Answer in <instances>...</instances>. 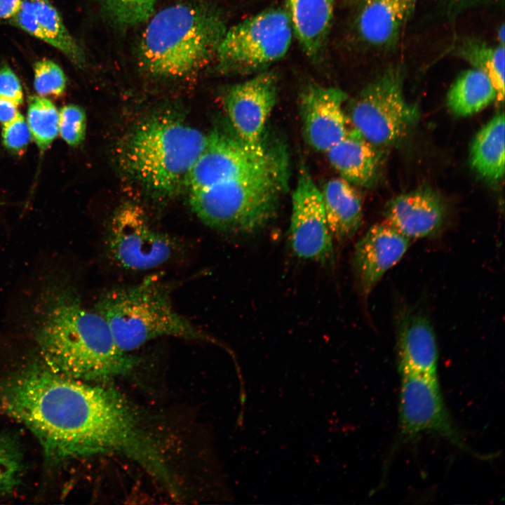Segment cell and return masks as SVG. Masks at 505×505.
Wrapping results in <instances>:
<instances>
[{
	"label": "cell",
	"mask_w": 505,
	"mask_h": 505,
	"mask_svg": "<svg viewBox=\"0 0 505 505\" xmlns=\"http://www.w3.org/2000/svg\"><path fill=\"white\" fill-rule=\"evenodd\" d=\"M0 410L32 432L51 462L116 453L154 473L165 460L162 442L122 395L54 372L42 361L0 382Z\"/></svg>",
	"instance_id": "6da1fadb"
},
{
	"label": "cell",
	"mask_w": 505,
	"mask_h": 505,
	"mask_svg": "<svg viewBox=\"0 0 505 505\" xmlns=\"http://www.w3.org/2000/svg\"><path fill=\"white\" fill-rule=\"evenodd\" d=\"M40 294L33 323L43 363L87 382L129 374L139 359L121 351L96 311L84 307L73 285L49 281Z\"/></svg>",
	"instance_id": "7a4b0ae2"
},
{
	"label": "cell",
	"mask_w": 505,
	"mask_h": 505,
	"mask_svg": "<svg viewBox=\"0 0 505 505\" xmlns=\"http://www.w3.org/2000/svg\"><path fill=\"white\" fill-rule=\"evenodd\" d=\"M221 13L202 4L180 3L160 10L141 36V67L152 76L178 79L215 58L227 31Z\"/></svg>",
	"instance_id": "3957f363"
},
{
	"label": "cell",
	"mask_w": 505,
	"mask_h": 505,
	"mask_svg": "<svg viewBox=\"0 0 505 505\" xmlns=\"http://www.w3.org/2000/svg\"><path fill=\"white\" fill-rule=\"evenodd\" d=\"M207 135L169 114L147 118L130 132L119 161L136 181L159 194L174 193L187 184Z\"/></svg>",
	"instance_id": "277c9868"
},
{
	"label": "cell",
	"mask_w": 505,
	"mask_h": 505,
	"mask_svg": "<svg viewBox=\"0 0 505 505\" xmlns=\"http://www.w3.org/2000/svg\"><path fill=\"white\" fill-rule=\"evenodd\" d=\"M94 310L107 323L119 348L128 354L164 337L214 342L175 309L170 288L158 274L107 290Z\"/></svg>",
	"instance_id": "5b68a950"
},
{
	"label": "cell",
	"mask_w": 505,
	"mask_h": 505,
	"mask_svg": "<svg viewBox=\"0 0 505 505\" xmlns=\"http://www.w3.org/2000/svg\"><path fill=\"white\" fill-rule=\"evenodd\" d=\"M289 174L288 154L264 169L189 191V203L198 218L215 230L253 233L274 219Z\"/></svg>",
	"instance_id": "8992f818"
},
{
	"label": "cell",
	"mask_w": 505,
	"mask_h": 505,
	"mask_svg": "<svg viewBox=\"0 0 505 505\" xmlns=\"http://www.w3.org/2000/svg\"><path fill=\"white\" fill-rule=\"evenodd\" d=\"M292 36L287 12L264 11L227 29L215 57L217 69L229 75L262 71L285 55Z\"/></svg>",
	"instance_id": "52a82bcc"
},
{
	"label": "cell",
	"mask_w": 505,
	"mask_h": 505,
	"mask_svg": "<svg viewBox=\"0 0 505 505\" xmlns=\"http://www.w3.org/2000/svg\"><path fill=\"white\" fill-rule=\"evenodd\" d=\"M403 79L401 67H389L351 102L353 128L378 148L398 142L417 119L416 107L405 98Z\"/></svg>",
	"instance_id": "ba28073f"
},
{
	"label": "cell",
	"mask_w": 505,
	"mask_h": 505,
	"mask_svg": "<svg viewBox=\"0 0 505 505\" xmlns=\"http://www.w3.org/2000/svg\"><path fill=\"white\" fill-rule=\"evenodd\" d=\"M281 140H266L250 144L233 130L216 129L207 135L206 144L189 175V191L201 189L232 178L264 169L288 154Z\"/></svg>",
	"instance_id": "9c48e42d"
},
{
	"label": "cell",
	"mask_w": 505,
	"mask_h": 505,
	"mask_svg": "<svg viewBox=\"0 0 505 505\" xmlns=\"http://www.w3.org/2000/svg\"><path fill=\"white\" fill-rule=\"evenodd\" d=\"M105 245L109 258L118 267L138 271L168 262L180 246L173 237L154 229L144 210L133 203L123 204L114 212Z\"/></svg>",
	"instance_id": "30bf717a"
},
{
	"label": "cell",
	"mask_w": 505,
	"mask_h": 505,
	"mask_svg": "<svg viewBox=\"0 0 505 505\" xmlns=\"http://www.w3.org/2000/svg\"><path fill=\"white\" fill-rule=\"evenodd\" d=\"M399 431L411 438L430 433L459 448L472 452L448 413L437 376L400 373Z\"/></svg>",
	"instance_id": "8fae6325"
},
{
	"label": "cell",
	"mask_w": 505,
	"mask_h": 505,
	"mask_svg": "<svg viewBox=\"0 0 505 505\" xmlns=\"http://www.w3.org/2000/svg\"><path fill=\"white\" fill-rule=\"evenodd\" d=\"M289 242L293 253L299 258L321 264L333 262V239L321 191L303 163L292 194Z\"/></svg>",
	"instance_id": "7c38bea8"
},
{
	"label": "cell",
	"mask_w": 505,
	"mask_h": 505,
	"mask_svg": "<svg viewBox=\"0 0 505 505\" xmlns=\"http://www.w3.org/2000/svg\"><path fill=\"white\" fill-rule=\"evenodd\" d=\"M278 92V77L269 71H262L224 90L222 102L229 124L246 142L255 146L265 142L266 125Z\"/></svg>",
	"instance_id": "4fadbf2b"
},
{
	"label": "cell",
	"mask_w": 505,
	"mask_h": 505,
	"mask_svg": "<svg viewBox=\"0 0 505 505\" xmlns=\"http://www.w3.org/2000/svg\"><path fill=\"white\" fill-rule=\"evenodd\" d=\"M346 94L340 89L309 83L301 90L299 109L303 135L317 152L326 153L349 129L343 105Z\"/></svg>",
	"instance_id": "5bb4252c"
},
{
	"label": "cell",
	"mask_w": 505,
	"mask_h": 505,
	"mask_svg": "<svg viewBox=\"0 0 505 505\" xmlns=\"http://www.w3.org/2000/svg\"><path fill=\"white\" fill-rule=\"evenodd\" d=\"M410 239L383 222L371 227L356 243L353 267L360 295L367 298L384 275L407 252Z\"/></svg>",
	"instance_id": "9a60e30c"
},
{
	"label": "cell",
	"mask_w": 505,
	"mask_h": 505,
	"mask_svg": "<svg viewBox=\"0 0 505 505\" xmlns=\"http://www.w3.org/2000/svg\"><path fill=\"white\" fill-rule=\"evenodd\" d=\"M400 373L437 376L438 348L431 321L420 309L400 307L396 318Z\"/></svg>",
	"instance_id": "2e32d148"
},
{
	"label": "cell",
	"mask_w": 505,
	"mask_h": 505,
	"mask_svg": "<svg viewBox=\"0 0 505 505\" xmlns=\"http://www.w3.org/2000/svg\"><path fill=\"white\" fill-rule=\"evenodd\" d=\"M446 214L442 197L429 188L400 194L389 201L384 210V222L410 240L437 235Z\"/></svg>",
	"instance_id": "e0dca14e"
},
{
	"label": "cell",
	"mask_w": 505,
	"mask_h": 505,
	"mask_svg": "<svg viewBox=\"0 0 505 505\" xmlns=\"http://www.w3.org/2000/svg\"><path fill=\"white\" fill-rule=\"evenodd\" d=\"M417 0H361L355 19L359 38L379 48L393 47L412 15Z\"/></svg>",
	"instance_id": "ac0fdd59"
},
{
	"label": "cell",
	"mask_w": 505,
	"mask_h": 505,
	"mask_svg": "<svg viewBox=\"0 0 505 505\" xmlns=\"http://www.w3.org/2000/svg\"><path fill=\"white\" fill-rule=\"evenodd\" d=\"M325 154L341 177L351 184L370 187L376 182L382 165L380 152L354 128Z\"/></svg>",
	"instance_id": "d6986e66"
},
{
	"label": "cell",
	"mask_w": 505,
	"mask_h": 505,
	"mask_svg": "<svg viewBox=\"0 0 505 505\" xmlns=\"http://www.w3.org/2000/svg\"><path fill=\"white\" fill-rule=\"evenodd\" d=\"M328 228L333 241L343 243L351 238L361 226V198L346 180L327 181L320 189Z\"/></svg>",
	"instance_id": "ffe728a7"
},
{
	"label": "cell",
	"mask_w": 505,
	"mask_h": 505,
	"mask_svg": "<svg viewBox=\"0 0 505 505\" xmlns=\"http://www.w3.org/2000/svg\"><path fill=\"white\" fill-rule=\"evenodd\" d=\"M285 1L292 31L304 52L317 58L330 29L335 0Z\"/></svg>",
	"instance_id": "44dd1931"
},
{
	"label": "cell",
	"mask_w": 505,
	"mask_h": 505,
	"mask_svg": "<svg viewBox=\"0 0 505 505\" xmlns=\"http://www.w3.org/2000/svg\"><path fill=\"white\" fill-rule=\"evenodd\" d=\"M504 114H495L476 134L470 149L472 168L483 179L497 182L504 174Z\"/></svg>",
	"instance_id": "7402d4cb"
},
{
	"label": "cell",
	"mask_w": 505,
	"mask_h": 505,
	"mask_svg": "<svg viewBox=\"0 0 505 505\" xmlns=\"http://www.w3.org/2000/svg\"><path fill=\"white\" fill-rule=\"evenodd\" d=\"M497 98V91L484 72L473 68L462 72L449 89L447 105L458 116L478 113Z\"/></svg>",
	"instance_id": "603a6c76"
},
{
	"label": "cell",
	"mask_w": 505,
	"mask_h": 505,
	"mask_svg": "<svg viewBox=\"0 0 505 505\" xmlns=\"http://www.w3.org/2000/svg\"><path fill=\"white\" fill-rule=\"evenodd\" d=\"M44 42L62 53L74 65L82 66L86 62L85 53L65 27L58 11L50 0H30Z\"/></svg>",
	"instance_id": "cb8c5ba5"
},
{
	"label": "cell",
	"mask_w": 505,
	"mask_h": 505,
	"mask_svg": "<svg viewBox=\"0 0 505 505\" xmlns=\"http://www.w3.org/2000/svg\"><path fill=\"white\" fill-rule=\"evenodd\" d=\"M454 53L469 62L473 68L484 72L492 80L497 91V100L504 95V46L489 45L482 41L467 39L458 43Z\"/></svg>",
	"instance_id": "d4e9b609"
},
{
	"label": "cell",
	"mask_w": 505,
	"mask_h": 505,
	"mask_svg": "<svg viewBox=\"0 0 505 505\" xmlns=\"http://www.w3.org/2000/svg\"><path fill=\"white\" fill-rule=\"evenodd\" d=\"M59 113L54 104L41 96H32L27 109L31 137L41 152L47 150L59 132Z\"/></svg>",
	"instance_id": "484cf974"
},
{
	"label": "cell",
	"mask_w": 505,
	"mask_h": 505,
	"mask_svg": "<svg viewBox=\"0 0 505 505\" xmlns=\"http://www.w3.org/2000/svg\"><path fill=\"white\" fill-rule=\"evenodd\" d=\"M23 454L16 437L0 433V494L11 493L21 483Z\"/></svg>",
	"instance_id": "4316f807"
},
{
	"label": "cell",
	"mask_w": 505,
	"mask_h": 505,
	"mask_svg": "<svg viewBox=\"0 0 505 505\" xmlns=\"http://www.w3.org/2000/svg\"><path fill=\"white\" fill-rule=\"evenodd\" d=\"M116 22L126 26L140 24L152 15L156 0H97Z\"/></svg>",
	"instance_id": "83f0119b"
},
{
	"label": "cell",
	"mask_w": 505,
	"mask_h": 505,
	"mask_svg": "<svg viewBox=\"0 0 505 505\" xmlns=\"http://www.w3.org/2000/svg\"><path fill=\"white\" fill-rule=\"evenodd\" d=\"M66 83L63 70L54 61L42 58L34 63V86L39 96H61L65 90Z\"/></svg>",
	"instance_id": "f1b7e54d"
},
{
	"label": "cell",
	"mask_w": 505,
	"mask_h": 505,
	"mask_svg": "<svg viewBox=\"0 0 505 505\" xmlns=\"http://www.w3.org/2000/svg\"><path fill=\"white\" fill-rule=\"evenodd\" d=\"M59 133L67 144L79 145L85 138L86 116L84 110L76 105H67L59 112Z\"/></svg>",
	"instance_id": "f546056e"
},
{
	"label": "cell",
	"mask_w": 505,
	"mask_h": 505,
	"mask_svg": "<svg viewBox=\"0 0 505 505\" xmlns=\"http://www.w3.org/2000/svg\"><path fill=\"white\" fill-rule=\"evenodd\" d=\"M30 138L28 124L20 112L13 119L3 125L2 143L12 154L22 155L26 151Z\"/></svg>",
	"instance_id": "4dcf8cb0"
},
{
	"label": "cell",
	"mask_w": 505,
	"mask_h": 505,
	"mask_svg": "<svg viewBox=\"0 0 505 505\" xmlns=\"http://www.w3.org/2000/svg\"><path fill=\"white\" fill-rule=\"evenodd\" d=\"M6 22L22 29L32 36L44 41L43 34L39 27L30 0H22L18 12Z\"/></svg>",
	"instance_id": "1f68e13d"
},
{
	"label": "cell",
	"mask_w": 505,
	"mask_h": 505,
	"mask_svg": "<svg viewBox=\"0 0 505 505\" xmlns=\"http://www.w3.org/2000/svg\"><path fill=\"white\" fill-rule=\"evenodd\" d=\"M0 95L12 100L18 106L23 102L20 81L7 64L0 67Z\"/></svg>",
	"instance_id": "d6a6232c"
},
{
	"label": "cell",
	"mask_w": 505,
	"mask_h": 505,
	"mask_svg": "<svg viewBox=\"0 0 505 505\" xmlns=\"http://www.w3.org/2000/svg\"><path fill=\"white\" fill-rule=\"evenodd\" d=\"M18 107L12 100L0 95V123L4 125L13 119L19 113Z\"/></svg>",
	"instance_id": "836d02e7"
},
{
	"label": "cell",
	"mask_w": 505,
	"mask_h": 505,
	"mask_svg": "<svg viewBox=\"0 0 505 505\" xmlns=\"http://www.w3.org/2000/svg\"><path fill=\"white\" fill-rule=\"evenodd\" d=\"M22 0H0V19L8 20L20 10Z\"/></svg>",
	"instance_id": "e575fe53"
},
{
	"label": "cell",
	"mask_w": 505,
	"mask_h": 505,
	"mask_svg": "<svg viewBox=\"0 0 505 505\" xmlns=\"http://www.w3.org/2000/svg\"><path fill=\"white\" fill-rule=\"evenodd\" d=\"M504 25L502 24L501 27L498 29L497 32V38L499 39V44L501 46H504V39H505V32H504Z\"/></svg>",
	"instance_id": "d590c367"
}]
</instances>
